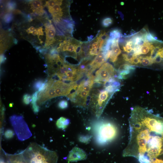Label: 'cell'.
I'll return each mask as SVG.
<instances>
[{
  "label": "cell",
  "instance_id": "cell-1",
  "mask_svg": "<svg viewBox=\"0 0 163 163\" xmlns=\"http://www.w3.org/2000/svg\"><path fill=\"white\" fill-rule=\"evenodd\" d=\"M130 138L125 148L128 156L143 158L149 162L163 154V133L152 122L133 120L129 123Z\"/></svg>",
  "mask_w": 163,
  "mask_h": 163
},
{
  "label": "cell",
  "instance_id": "cell-2",
  "mask_svg": "<svg viewBox=\"0 0 163 163\" xmlns=\"http://www.w3.org/2000/svg\"><path fill=\"white\" fill-rule=\"evenodd\" d=\"M26 163H57L56 153L36 143H32L22 152Z\"/></svg>",
  "mask_w": 163,
  "mask_h": 163
},
{
  "label": "cell",
  "instance_id": "cell-3",
  "mask_svg": "<svg viewBox=\"0 0 163 163\" xmlns=\"http://www.w3.org/2000/svg\"><path fill=\"white\" fill-rule=\"evenodd\" d=\"M117 133V128L113 123L108 122H102L99 124L96 130L97 140L100 144H105L114 139Z\"/></svg>",
  "mask_w": 163,
  "mask_h": 163
},
{
  "label": "cell",
  "instance_id": "cell-4",
  "mask_svg": "<svg viewBox=\"0 0 163 163\" xmlns=\"http://www.w3.org/2000/svg\"><path fill=\"white\" fill-rule=\"evenodd\" d=\"M116 72L111 64L108 62L104 63L95 73L94 82L103 83L110 79L115 78Z\"/></svg>",
  "mask_w": 163,
  "mask_h": 163
},
{
  "label": "cell",
  "instance_id": "cell-5",
  "mask_svg": "<svg viewBox=\"0 0 163 163\" xmlns=\"http://www.w3.org/2000/svg\"><path fill=\"white\" fill-rule=\"evenodd\" d=\"M111 94L105 90L100 91L97 99L90 105L92 110L97 117H99L102 113L111 96Z\"/></svg>",
  "mask_w": 163,
  "mask_h": 163
},
{
  "label": "cell",
  "instance_id": "cell-6",
  "mask_svg": "<svg viewBox=\"0 0 163 163\" xmlns=\"http://www.w3.org/2000/svg\"><path fill=\"white\" fill-rule=\"evenodd\" d=\"M87 155L85 152L81 149L74 147L70 152L68 158V162H76L86 159Z\"/></svg>",
  "mask_w": 163,
  "mask_h": 163
},
{
  "label": "cell",
  "instance_id": "cell-7",
  "mask_svg": "<svg viewBox=\"0 0 163 163\" xmlns=\"http://www.w3.org/2000/svg\"><path fill=\"white\" fill-rule=\"evenodd\" d=\"M119 39H115L111 47L110 58V61L113 62L117 61L118 56L121 53V50L119 45Z\"/></svg>",
  "mask_w": 163,
  "mask_h": 163
},
{
  "label": "cell",
  "instance_id": "cell-8",
  "mask_svg": "<svg viewBox=\"0 0 163 163\" xmlns=\"http://www.w3.org/2000/svg\"><path fill=\"white\" fill-rule=\"evenodd\" d=\"M46 40V44L49 45L54 43L56 39L54 38L56 31L54 26L51 24L45 27Z\"/></svg>",
  "mask_w": 163,
  "mask_h": 163
},
{
  "label": "cell",
  "instance_id": "cell-9",
  "mask_svg": "<svg viewBox=\"0 0 163 163\" xmlns=\"http://www.w3.org/2000/svg\"><path fill=\"white\" fill-rule=\"evenodd\" d=\"M106 61L104 55L102 52H100L91 61L90 64L94 71L99 68Z\"/></svg>",
  "mask_w": 163,
  "mask_h": 163
},
{
  "label": "cell",
  "instance_id": "cell-10",
  "mask_svg": "<svg viewBox=\"0 0 163 163\" xmlns=\"http://www.w3.org/2000/svg\"><path fill=\"white\" fill-rule=\"evenodd\" d=\"M70 120L63 117H61L56 121V125L57 127L62 130L66 129L69 125Z\"/></svg>",
  "mask_w": 163,
  "mask_h": 163
},
{
  "label": "cell",
  "instance_id": "cell-11",
  "mask_svg": "<svg viewBox=\"0 0 163 163\" xmlns=\"http://www.w3.org/2000/svg\"><path fill=\"white\" fill-rule=\"evenodd\" d=\"M154 46L151 42H145L141 46V54H146L149 51H151L154 47Z\"/></svg>",
  "mask_w": 163,
  "mask_h": 163
},
{
  "label": "cell",
  "instance_id": "cell-12",
  "mask_svg": "<svg viewBox=\"0 0 163 163\" xmlns=\"http://www.w3.org/2000/svg\"><path fill=\"white\" fill-rule=\"evenodd\" d=\"M122 36L121 30L118 29H114L111 30L109 34L110 39H119Z\"/></svg>",
  "mask_w": 163,
  "mask_h": 163
},
{
  "label": "cell",
  "instance_id": "cell-13",
  "mask_svg": "<svg viewBox=\"0 0 163 163\" xmlns=\"http://www.w3.org/2000/svg\"><path fill=\"white\" fill-rule=\"evenodd\" d=\"M46 80L44 81L42 79H38L35 81L33 85V88L35 91H38L43 86V85L47 82Z\"/></svg>",
  "mask_w": 163,
  "mask_h": 163
},
{
  "label": "cell",
  "instance_id": "cell-14",
  "mask_svg": "<svg viewBox=\"0 0 163 163\" xmlns=\"http://www.w3.org/2000/svg\"><path fill=\"white\" fill-rule=\"evenodd\" d=\"M123 50L127 53L130 52L133 49V44L131 41L129 39L125 42L124 45L123 46Z\"/></svg>",
  "mask_w": 163,
  "mask_h": 163
},
{
  "label": "cell",
  "instance_id": "cell-15",
  "mask_svg": "<svg viewBox=\"0 0 163 163\" xmlns=\"http://www.w3.org/2000/svg\"><path fill=\"white\" fill-rule=\"evenodd\" d=\"M42 2L40 0H34L31 2L30 6L33 11L35 12L36 10L40 8L42 5Z\"/></svg>",
  "mask_w": 163,
  "mask_h": 163
},
{
  "label": "cell",
  "instance_id": "cell-16",
  "mask_svg": "<svg viewBox=\"0 0 163 163\" xmlns=\"http://www.w3.org/2000/svg\"><path fill=\"white\" fill-rule=\"evenodd\" d=\"M140 64L143 66H147L152 65L153 63L149 56H142Z\"/></svg>",
  "mask_w": 163,
  "mask_h": 163
},
{
  "label": "cell",
  "instance_id": "cell-17",
  "mask_svg": "<svg viewBox=\"0 0 163 163\" xmlns=\"http://www.w3.org/2000/svg\"><path fill=\"white\" fill-rule=\"evenodd\" d=\"M112 19L110 17H107L103 19L101 24L104 27H107L110 26L113 23Z\"/></svg>",
  "mask_w": 163,
  "mask_h": 163
},
{
  "label": "cell",
  "instance_id": "cell-18",
  "mask_svg": "<svg viewBox=\"0 0 163 163\" xmlns=\"http://www.w3.org/2000/svg\"><path fill=\"white\" fill-rule=\"evenodd\" d=\"M135 55V52L133 49L131 51L127 53L123 54L122 55L123 59L128 62L130 61Z\"/></svg>",
  "mask_w": 163,
  "mask_h": 163
},
{
  "label": "cell",
  "instance_id": "cell-19",
  "mask_svg": "<svg viewBox=\"0 0 163 163\" xmlns=\"http://www.w3.org/2000/svg\"><path fill=\"white\" fill-rule=\"evenodd\" d=\"M69 64L64 63L57 71L56 73L60 75H65L68 71V67Z\"/></svg>",
  "mask_w": 163,
  "mask_h": 163
},
{
  "label": "cell",
  "instance_id": "cell-20",
  "mask_svg": "<svg viewBox=\"0 0 163 163\" xmlns=\"http://www.w3.org/2000/svg\"><path fill=\"white\" fill-rule=\"evenodd\" d=\"M57 106L60 109L64 110L67 108L69 106L68 103L67 101L62 100L59 101Z\"/></svg>",
  "mask_w": 163,
  "mask_h": 163
},
{
  "label": "cell",
  "instance_id": "cell-21",
  "mask_svg": "<svg viewBox=\"0 0 163 163\" xmlns=\"http://www.w3.org/2000/svg\"><path fill=\"white\" fill-rule=\"evenodd\" d=\"M141 56L134 55L132 59L129 62L131 64L136 65L141 63Z\"/></svg>",
  "mask_w": 163,
  "mask_h": 163
},
{
  "label": "cell",
  "instance_id": "cell-22",
  "mask_svg": "<svg viewBox=\"0 0 163 163\" xmlns=\"http://www.w3.org/2000/svg\"><path fill=\"white\" fill-rule=\"evenodd\" d=\"M14 135V131L11 129H7L5 131L4 136L7 139H10L12 138Z\"/></svg>",
  "mask_w": 163,
  "mask_h": 163
},
{
  "label": "cell",
  "instance_id": "cell-23",
  "mask_svg": "<svg viewBox=\"0 0 163 163\" xmlns=\"http://www.w3.org/2000/svg\"><path fill=\"white\" fill-rule=\"evenodd\" d=\"M31 95L28 94H24L23 97V102L25 105L29 104L31 100Z\"/></svg>",
  "mask_w": 163,
  "mask_h": 163
},
{
  "label": "cell",
  "instance_id": "cell-24",
  "mask_svg": "<svg viewBox=\"0 0 163 163\" xmlns=\"http://www.w3.org/2000/svg\"><path fill=\"white\" fill-rule=\"evenodd\" d=\"M16 7V3L13 2H8L6 5V8L8 11H11L15 9Z\"/></svg>",
  "mask_w": 163,
  "mask_h": 163
},
{
  "label": "cell",
  "instance_id": "cell-25",
  "mask_svg": "<svg viewBox=\"0 0 163 163\" xmlns=\"http://www.w3.org/2000/svg\"><path fill=\"white\" fill-rule=\"evenodd\" d=\"M13 18L12 14L11 13H8L6 14L4 17V20L6 23H9L12 20Z\"/></svg>",
  "mask_w": 163,
  "mask_h": 163
},
{
  "label": "cell",
  "instance_id": "cell-26",
  "mask_svg": "<svg viewBox=\"0 0 163 163\" xmlns=\"http://www.w3.org/2000/svg\"><path fill=\"white\" fill-rule=\"evenodd\" d=\"M39 91H37L34 93L31 97V104H36L38 99V95Z\"/></svg>",
  "mask_w": 163,
  "mask_h": 163
},
{
  "label": "cell",
  "instance_id": "cell-27",
  "mask_svg": "<svg viewBox=\"0 0 163 163\" xmlns=\"http://www.w3.org/2000/svg\"><path fill=\"white\" fill-rule=\"evenodd\" d=\"M56 4V0H52L46 1V5L48 7H52Z\"/></svg>",
  "mask_w": 163,
  "mask_h": 163
},
{
  "label": "cell",
  "instance_id": "cell-28",
  "mask_svg": "<svg viewBox=\"0 0 163 163\" xmlns=\"http://www.w3.org/2000/svg\"><path fill=\"white\" fill-rule=\"evenodd\" d=\"M32 108L33 110L35 113H37L39 112L40 107L37 103L32 104Z\"/></svg>",
  "mask_w": 163,
  "mask_h": 163
},
{
  "label": "cell",
  "instance_id": "cell-29",
  "mask_svg": "<svg viewBox=\"0 0 163 163\" xmlns=\"http://www.w3.org/2000/svg\"><path fill=\"white\" fill-rule=\"evenodd\" d=\"M90 138L88 136H81L79 139V140L82 142H88L87 141H89V139Z\"/></svg>",
  "mask_w": 163,
  "mask_h": 163
},
{
  "label": "cell",
  "instance_id": "cell-30",
  "mask_svg": "<svg viewBox=\"0 0 163 163\" xmlns=\"http://www.w3.org/2000/svg\"><path fill=\"white\" fill-rule=\"evenodd\" d=\"M150 163H163V159L156 158Z\"/></svg>",
  "mask_w": 163,
  "mask_h": 163
},
{
  "label": "cell",
  "instance_id": "cell-31",
  "mask_svg": "<svg viewBox=\"0 0 163 163\" xmlns=\"http://www.w3.org/2000/svg\"><path fill=\"white\" fill-rule=\"evenodd\" d=\"M38 32V35H44L43 32V28L42 27H40L39 28L37 29Z\"/></svg>",
  "mask_w": 163,
  "mask_h": 163
},
{
  "label": "cell",
  "instance_id": "cell-32",
  "mask_svg": "<svg viewBox=\"0 0 163 163\" xmlns=\"http://www.w3.org/2000/svg\"><path fill=\"white\" fill-rule=\"evenodd\" d=\"M6 58L5 55L3 54L1 55L0 56V64H2L5 62Z\"/></svg>",
  "mask_w": 163,
  "mask_h": 163
},
{
  "label": "cell",
  "instance_id": "cell-33",
  "mask_svg": "<svg viewBox=\"0 0 163 163\" xmlns=\"http://www.w3.org/2000/svg\"><path fill=\"white\" fill-rule=\"evenodd\" d=\"M35 29V28L34 27L31 26L26 30V31L29 34L31 33Z\"/></svg>",
  "mask_w": 163,
  "mask_h": 163
},
{
  "label": "cell",
  "instance_id": "cell-34",
  "mask_svg": "<svg viewBox=\"0 0 163 163\" xmlns=\"http://www.w3.org/2000/svg\"><path fill=\"white\" fill-rule=\"evenodd\" d=\"M31 33L34 36L38 35V34L37 30V29H35Z\"/></svg>",
  "mask_w": 163,
  "mask_h": 163
},
{
  "label": "cell",
  "instance_id": "cell-35",
  "mask_svg": "<svg viewBox=\"0 0 163 163\" xmlns=\"http://www.w3.org/2000/svg\"><path fill=\"white\" fill-rule=\"evenodd\" d=\"M14 40H15V41H14V43L15 44H17L18 42L17 40L15 39H14Z\"/></svg>",
  "mask_w": 163,
  "mask_h": 163
},
{
  "label": "cell",
  "instance_id": "cell-36",
  "mask_svg": "<svg viewBox=\"0 0 163 163\" xmlns=\"http://www.w3.org/2000/svg\"><path fill=\"white\" fill-rule=\"evenodd\" d=\"M13 105V104L11 103L9 104V106L10 107H12Z\"/></svg>",
  "mask_w": 163,
  "mask_h": 163
},
{
  "label": "cell",
  "instance_id": "cell-37",
  "mask_svg": "<svg viewBox=\"0 0 163 163\" xmlns=\"http://www.w3.org/2000/svg\"><path fill=\"white\" fill-rule=\"evenodd\" d=\"M0 163H6L3 160H1L0 161Z\"/></svg>",
  "mask_w": 163,
  "mask_h": 163
},
{
  "label": "cell",
  "instance_id": "cell-38",
  "mask_svg": "<svg viewBox=\"0 0 163 163\" xmlns=\"http://www.w3.org/2000/svg\"><path fill=\"white\" fill-rule=\"evenodd\" d=\"M4 7V5H3L1 4L0 6L1 8H3Z\"/></svg>",
  "mask_w": 163,
  "mask_h": 163
}]
</instances>
